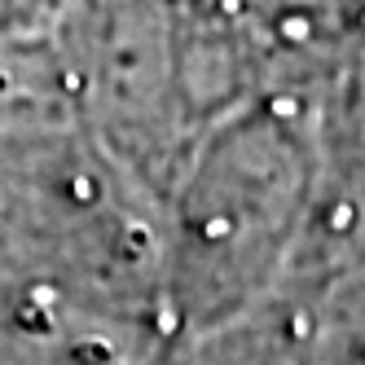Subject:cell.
<instances>
[{"mask_svg": "<svg viewBox=\"0 0 365 365\" xmlns=\"http://www.w3.org/2000/svg\"><path fill=\"white\" fill-rule=\"evenodd\" d=\"M295 141L282 119H242L198 154L194 176L180 185V259L172 264V282H185L180 317L229 322L277 269V247L295 242V225L312 207L308 154L299 150L259 180Z\"/></svg>", "mask_w": 365, "mask_h": 365, "instance_id": "obj_1", "label": "cell"}]
</instances>
